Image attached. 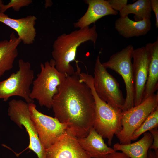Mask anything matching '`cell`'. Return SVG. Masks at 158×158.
<instances>
[{"label":"cell","mask_w":158,"mask_h":158,"mask_svg":"<svg viewBox=\"0 0 158 158\" xmlns=\"http://www.w3.org/2000/svg\"><path fill=\"white\" fill-rule=\"evenodd\" d=\"M145 46L149 51L150 59L147 78L142 102L154 93L158 89V38L155 42L147 43Z\"/></svg>","instance_id":"cell-17"},{"label":"cell","mask_w":158,"mask_h":158,"mask_svg":"<svg viewBox=\"0 0 158 158\" xmlns=\"http://www.w3.org/2000/svg\"><path fill=\"white\" fill-rule=\"evenodd\" d=\"M108 3L114 10L121 11L124 7L127 4V0H108Z\"/></svg>","instance_id":"cell-23"},{"label":"cell","mask_w":158,"mask_h":158,"mask_svg":"<svg viewBox=\"0 0 158 158\" xmlns=\"http://www.w3.org/2000/svg\"><path fill=\"white\" fill-rule=\"evenodd\" d=\"M151 7L154 14L156 17L155 26L157 28H158V0H150Z\"/></svg>","instance_id":"cell-25"},{"label":"cell","mask_w":158,"mask_h":158,"mask_svg":"<svg viewBox=\"0 0 158 158\" xmlns=\"http://www.w3.org/2000/svg\"><path fill=\"white\" fill-rule=\"evenodd\" d=\"M133 46L129 45L111 55L109 60L102 63L107 69L114 70L120 75L124 82L126 96L123 112L134 107L135 92L132 62Z\"/></svg>","instance_id":"cell-6"},{"label":"cell","mask_w":158,"mask_h":158,"mask_svg":"<svg viewBox=\"0 0 158 158\" xmlns=\"http://www.w3.org/2000/svg\"><path fill=\"white\" fill-rule=\"evenodd\" d=\"M37 19L32 15L13 19L0 12V22L15 30L17 33L18 37L25 44H32L35 41L36 32L35 26Z\"/></svg>","instance_id":"cell-13"},{"label":"cell","mask_w":158,"mask_h":158,"mask_svg":"<svg viewBox=\"0 0 158 158\" xmlns=\"http://www.w3.org/2000/svg\"><path fill=\"white\" fill-rule=\"evenodd\" d=\"M18 64V71L12 73L6 79L0 81V99L6 101L11 97L18 96L23 98L28 104L34 103L30 95L34 72L28 62L20 59Z\"/></svg>","instance_id":"cell-5"},{"label":"cell","mask_w":158,"mask_h":158,"mask_svg":"<svg viewBox=\"0 0 158 158\" xmlns=\"http://www.w3.org/2000/svg\"><path fill=\"white\" fill-rule=\"evenodd\" d=\"M147 158H158V154H157L153 151L149 149L147 153Z\"/></svg>","instance_id":"cell-27"},{"label":"cell","mask_w":158,"mask_h":158,"mask_svg":"<svg viewBox=\"0 0 158 158\" xmlns=\"http://www.w3.org/2000/svg\"><path fill=\"white\" fill-rule=\"evenodd\" d=\"M152 135L153 141L150 149L154 150L155 153L158 154V127L154 128L149 131Z\"/></svg>","instance_id":"cell-24"},{"label":"cell","mask_w":158,"mask_h":158,"mask_svg":"<svg viewBox=\"0 0 158 158\" xmlns=\"http://www.w3.org/2000/svg\"><path fill=\"white\" fill-rule=\"evenodd\" d=\"M84 1L88 5L87 10L85 13L74 23V28H83L89 26L104 16L116 15L118 14V11L113 9L107 1L85 0Z\"/></svg>","instance_id":"cell-14"},{"label":"cell","mask_w":158,"mask_h":158,"mask_svg":"<svg viewBox=\"0 0 158 158\" xmlns=\"http://www.w3.org/2000/svg\"><path fill=\"white\" fill-rule=\"evenodd\" d=\"M77 138L67 129L53 145L46 149V158H91L80 145Z\"/></svg>","instance_id":"cell-12"},{"label":"cell","mask_w":158,"mask_h":158,"mask_svg":"<svg viewBox=\"0 0 158 158\" xmlns=\"http://www.w3.org/2000/svg\"><path fill=\"white\" fill-rule=\"evenodd\" d=\"M77 140L82 148L91 158H106L110 154L116 151L107 146L102 137L93 128L87 136L78 138Z\"/></svg>","instance_id":"cell-15"},{"label":"cell","mask_w":158,"mask_h":158,"mask_svg":"<svg viewBox=\"0 0 158 158\" xmlns=\"http://www.w3.org/2000/svg\"><path fill=\"white\" fill-rule=\"evenodd\" d=\"M114 28L119 34L126 38L138 37L146 35L151 30L150 18L134 21L128 16L120 17L115 21Z\"/></svg>","instance_id":"cell-16"},{"label":"cell","mask_w":158,"mask_h":158,"mask_svg":"<svg viewBox=\"0 0 158 158\" xmlns=\"http://www.w3.org/2000/svg\"><path fill=\"white\" fill-rule=\"evenodd\" d=\"M80 77L90 88L94 99L95 111L93 128L103 138L107 140L108 145L110 146L114 135L122 129L121 121L123 111L108 104L98 97L94 89L91 75L82 72Z\"/></svg>","instance_id":"cell-3"},{"label":"cell","mask_w":158,"mask_h":158,"mask_svg":"<svg viewBox=\"0 0 158 158\" xmlns=\"http://www.w3.org/2000/svg\"><path fill=\"white\" fill-rule=\"evenodd\" d=\"M8 114L10 119L19 128H25L29 138L28 148L37 155L38 158H46V150L42 145L31 120L28 104L21 100L12 99L8 103Z\"/></svg>","instance_id":"cell-10"},{"label":"cell","mask_w":158,"mask_h":158,"mask_svg":"<svg viewBox=\"0 0 158 158\" xmlns=\"http://www.w3.org/2000/svg\"><path fill=\"white\" fill-rule=\"evenodd\" d=\"M158 127V107L147 117L141 125L133 133L131 140H137L142 134Z\"/></svg>","instance_id":"cell-21"},{"label":"cell","mask_w":158,"mask_h":158,"mask_svg":"<svg viewBox=\"0 0 158 158\" xmlns=\"http://www.w3.org/2000/svg\"><path fill=\"white\" fill-rule=\"evenodd\" d=\"M4 4H3V1L1 0H0V11L2 8Z\"/></svg>","instance_id":"cell-28"},{"label":"cell","mask_w":158,"mask_h":158,"mask_svg":"<svg viewBox=\"0 0 158 158\" xmlns=\"http://www.w3.org/2000/svg\"><path fill=\"white\" fill-rule=\"evenodd\" d=\"M21 42L13 32L11 34L9 40L0 41V78L6 71L13 68L18 55V47Z\"/></svg>","instance_id":"cell-18"},{"label":"cell","mask_w":158,"mask_h":158,"mask_svg":"<svg viewBox=\"0 0 158 158\" xmlns=\"http://www.w3.org/2000/svg\"><path fill=\"white\" fill-rule=\"evenodd\" d=\"M97 56L94 69V89L102 100L115 108L122 110L125 102L119 83L110 74Z\"/></svg>","instance_id":"cell-7"},{"label":"cell","mask_w":158,"mask_h":158,"mask_svg":"<svg viewBox=\"0 0 158 158\" xmlns=\"http://www.w3.org/2000/svg\"><path fill=\"white\" fill-rule=\"evenodd\" d=\"M133 68L135 92L134 106L140 104L148 76L150 55L145 46L134 49L132 54Z\"/></svg>","instance_id":"cell-11"},{"label":"cell","mask_w":158,"mask_h":158,"mask_svg":"<svg viewBox=\"0 0 158 158\" xmlns=\"http://www.w3.org/2000/svg\"><path fill=\"white\" fill-rule=\"evenodd\" d=\"M32 2V0H11L7 4L4 5L0 12L4 13L10 8H12L15 11H18L21 8L28 6Z\"/></svg>","instance_id":"cell-22"},{"label":"cell","mask_w":158,"mask_h":158,"mask_svg":"<svg viewBox=\"0 0 158 158\" xmlns=\"http://www.w3.org/2000/svg\"><path fill=\"white\" fill-rule=\"evenodd\" d=\"M31 120L41 143L46 150L53 145L66 130V125L56 117L39 111L34 103L28 104Z\"/></svg>","instance_id":"cell-9"},{"label":"cell","mask_w":158,"mask_h":158,"mask_svg":"<svg viewBox=\"0 0 158 158\" xmlns=\"http://www.w3.org/2000/svg\"><path fill=\"white\" fill-rule=\"evenodd\" d=\"M98 37L96 25L79 29L69 34L59 36L53 45L52 55L56 68L60 72L68 75L75 73L70 63L76 61L77 49L81 44L90 41L94 45Z\"/></svg>","instance_id":"cell-2"},{"label":"cell","mask_w":158,"mask_h":158,"mask_svg":"<svg viewBox=\"0 0 158 158\" xmlns=\"http://www.w3.org/2000/svg\"><path fill=\"white\" fill-rule=\"evenodd\" d=\"M143 134L142 138L135 142L125 144L117 143L114 145L113 148L124 153L130 158H147L148 152L153 138L149 132Z\"/></svg>","instance_id":"cell-19"},{"label":"cell","mask_w":158,"mask_h":158,"mask_svg":"<svg viewBox=\"0 0 158 158\" xmlns=\"http://www.w3.org/2000/svg\"><path fill=\"white\" fill-rule=\"evenodd\" d=\"M76 63V71L66 75L53 97L52 108L55 117L77 137L82 138L93 128L95 104L90 88L80 79L81 69Z\"/></svg>","instance_id":"cell-1"},{"label":"cell","mask_w":158,"mask_h":158,"mask_svg":"<svg viewBox=\"0 0 158 158\" xmlns=\"http://www.w3.org/2000/svg\"><path fill=\"white\" fill-rule=\"evenodd\" d=\"M41 70L33 80L30 98L36 99L40 106L52 108L53 99L66 77L56 68L53 59L40 64Z\"/></svg>","instance_id":"cell-4"},{"label":"cell","mask_w":158,"mask_h":158,"mask_svg":"<svg viewBox=\"0 0 158 158\" xmlns=\"http://www.w3.org/2000/svg\"><path fill=\"white\" fill-rule=\"evenodd\" d=\"M158 107V93H154L140 104L123 112L121 130L116 135L121 144L131 143L134 132L149 115Z\"/></svg>","instance_id":"cell-8"},{"label":"cell","mask_w":158,"mask_h":158,"mask_svg":"<svg viewBox=\"0 0 158 158\" xmlns=\"http://www.w3.org/2000/svg\"><path fill=\"white\" fill-rule=\"evenodd\" d=\"M106 158H130V157L122 152L116 151L110 154Z\"/></svg>","instance_id":"cell-26"},{"label":"cell","mask_w":158,"mask_h":158,"mask_svg":"<svg viewBox=\"0 0 158 158\" xmlns=\"http://www.w3.org/2000/svg\"><path fill=\"white\" fill-rule=\"evenodd\" d=\"M152 11L150 0H138L133 3L127 4L119 12V14L120 17L134 14L135 20L137 21L150 19Z\"/></svg>","instance_id":"cell-20"}]
</instances>
